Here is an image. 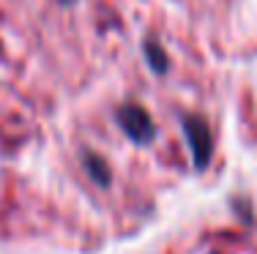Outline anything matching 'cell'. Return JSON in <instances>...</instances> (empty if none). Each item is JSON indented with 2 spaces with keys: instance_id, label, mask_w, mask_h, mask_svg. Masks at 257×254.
<instances>
[{
  "instance_id": "5b68a950",
  "label": "cell",
  "mask_w": 257,
  "mask_h": 254,
  "mask_svg": "<svg viewBox=\"0 0 257 254\" xmlns=\"http://www.w3.org/2000/svg\"><path fill=\"white\" fill-rule=\"evenodd\" d=\"M60 3H74V0H60Z\"/></svg>"
},
{
  "instance_id": "6da1fadb",
  "label": "cell",
  "mask_w": 257,
  "mask_h": 254,
  "mask_svg": "<svg viewBox=\"0 0 257 254\" xmlns=\"http://www.w3.org/2000/svg\"><path fill=\"white\" fill-rule=\"evenodd\" d=\"M183 134H186L189 150H192V159L197 169H205L208 161L213 156V134L211 126L205 123V118L200 115H186L183 118Z\"/></svg>"
},
{
  "instance_id": "7a4b0ae2",
  "label": "cell",
  "mask_w": 257,
  "mask_h": 254,
  "mask_svg": "<svg viewBox=\"0 0 257 254\" xmlns=\"http://www.w3.org/2000/svg\"><path fill=\"white\" fill-rule=\"evenodd\" d=\"M118 123H120V129H123L134 142H148L151 137H154V131H156L151 115L145 112L140 104L120 107V110H118Z\"/></svg>"
},
{
  "instance_id": "3957f363",
  "label": "cell",
  "mask_w": 257,
  "mask_h": 254,
  "mask_svg": "<svg viewBox=\"0 0 257 254\" xmlns=\"http://www.w3.org/2000/svg\"><path fill=\"white\" fill-rule=\"evenodd\" d=\"M145 58H148L151 66H154V71H159V74L167 71V55H164V50L156 44V41H145Z\"/></svg>"
},
{
  "instance_id": "277c9868",
  "label": "cell",
  "mask_w": 257,
  "mask_h": 254,
  "mask_svg": "<svg viewBox=\"0 0 257 254\" xmlns=\"http://www.w3.org/2000/svg\"><path fill=\"white\" fill-rule=\"evenodd\" d=\"M85 164H88V172L93 175V178L99 180V183H109V169H104L107 164H104L99 156L88 153V156H85Z\"/></svg>"
}]
</instances>
